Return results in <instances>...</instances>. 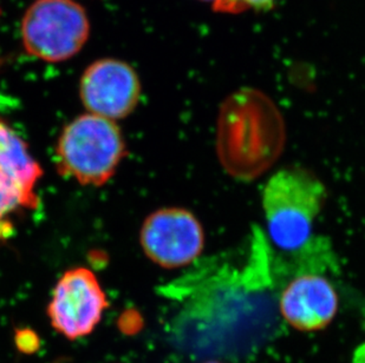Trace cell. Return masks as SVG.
<instances>
[{"instance_id": "1", "label": "cell", "mask_w": 365, "mask_h": 363, "mask_svg": "<svg viewBox=\"0 0 365 363\" xmlns=\"http://www.w3.org/2000/svg\"><path fill=\"white\" fill-rule=\"evenodd\" d=\"M327 188L307 169L289 167L274 172L262 189L266 237L285 254L314 238L316 219L327 201Z\"/></svg>"}, {"instance_id": "2", "label": "cell", "mask_w": 365, "mask_h": 363, "mask_svg": "<svg viewBox=\"0 0 365 363\" xmlns=\"http://www.w3.org/2000/svg\"><path fill=\"white\" fill-rule=\"evenodd\" d=\"M125 156V142L115 120L93 113L77 117L59 136L57 168L82 185L102 186Z\"/></svg>"}, {"instance_id": "3", "label": "cell", "mask_w": 365, "mask_h": 363, "mask_svg": "<svg viewBox=\"0 0 365 363\" xmlns=\"http://www.w3.org/2000/svg\"><path fill=\"white\" fill-rule=\"evenodd\" d=\"M25 51L44 62H66L89 39L86 11L75 0H35L21 19Z\"/></svg>"}, {"instance_id": "4", "label": "cell", "mask_w": 365, "mask_h": 363, "mask_svg": "<svg viewBox=\"0 0 365 363\" xmlns=\"http://www.w3.org/2000/svg\"><path fill=\"white\" fill-rule=\"evenodd\" d=\"M140 243L152 262L165 269H178L193 264L201 256L205 231L190 210L163 208L145 219Z\"/></svg>"}, {"instance_id": "5", "label": "cell", "mask_w": 365, "mask_h": 363, "mask_svg": "<svg viewBox=\"0 0 365 363\" xmlns=\"http://www.w3.org/2000/svg\"><path fill=\"white\" fill-rule=\"evenodd\" d=\"M107 307V298L93 271L75 268L57 282L48 315L57 332L76 340L95 330Z\"/></svg>"}, {"instance_id": "6", "label": "cell", "mask_w": 365, "mask_h": 363, "mask_svg": "<svg viewBox=\"0 0 365 363\" xmlns=\"http://www.w3.org/2000/svg\"><path fill=\"white\" fill-rule=\"evenodd\" d=\"M80 96L89 113L118 120L129 116L141 98V83L128 63L98 59L83 73Z\"/></svg>"}, {"instance_id": "7", "label": "cell", "mask_w": 365, "mask_h": 363, "mask_svg": "<svg viewBox=\"0 0 365 363\" xmlns=\"http://www.w3.org/2000/svg\"><path fill=\"white\" fill-rule=\"evenodd\" d=\"M41 174L26 143L0 122V236L10 229L12 214L38 206L36 186Z\"/></svg>"}, {"instance_id": "8", "label": "cell", "mask_w": 365, "mask_h": 363, "mask_svg": "<svg viewBox=\"0 0 365 363\" xmlns=\"http://www.w3.org/2000/svg\"><path fill=\"white\" fill-rule=\"evenodd\" d=\"M338 308L334 285L318 273L298 274L282 290L279 309L291 326L312 332L332 321Z\"/></svg>"}, {"instance_id": "9", "label": "cell", "mask_w": 365, "mask_h": 363, "mask_svg": "<svg viewBox=\"0 0 365 363\" xmlns=\"http://www.w3.org/2000/svg\"><path fill=\"white\" fill-rule=\"evenodd\" d=\"M276 0H215L214 9L219 12H242L248 9H269Z\"/></svg>"}, {"instance_id": "10", "label": "cell", "mask_w": 365, "mask_h": 363, "mask_svg": "<svg viewBox=\"0 0 365 363\" xmlns=\"http://www.w3.org/2000/svg\"><path fill=\"white\" fill-rule=\"evenodd\" d=\"M17 344L23 352L29 353V352H34V350L37 349L38 339L34 334V332L23 330V332H18Z\"/></svg>"}, {"instance_id": "11", "label": "cell", "mask_w": 365, "mask_h": 363, "mask_svg": "<svg viewBox=\"0 0 365 363\" xmlns=\"http://www.w3.org/2000/svg\"><path fill=\"white\" fill-rule=\"evenodd\" d=\"M203 363H221V362H217V361H208V362H203Z\"/></svg>"}, {"instance_id": "12", "label": "cell", "mask_w": 365, "mask_h": 363, "mask_svg": "<svg viewBox=\"0 0 365 363\" xmlns=\"http://www.w3.org/2000/svg\"><path fill=\"white\" fill-rule=\"evenodd\" d=\"M1 64H3V60H1V58H0V68H1Z\"/></svg>"}, {"instance_id": "13", "label": "cell", "mask_w": 365, "mask_h": 363, "mask_svg": "<svg viewBox=\"0 0 365 363\" xmlns=\"http://www.w3.org/2000/svg\"><path fill=\"white\" fill-rule=\"evenodd\" d=\"M1 12H3V11H1V6H0V14H1Z\"/></svg>"}]
</instances>
